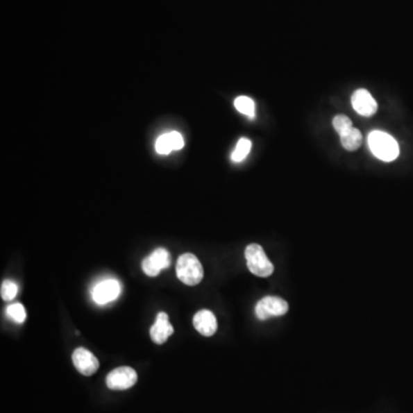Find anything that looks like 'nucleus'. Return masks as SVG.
Wrapping results in <instances>:
<instances>
[{
  "label": "nucleus",
  "instance_id": "obj_8",
  "mask_svg": "<svg viewBox=\"0 0 413 413\" xmlns=\"http://www.w3.org/2000/svg\"><path fill=\"white\" fill-rule=\"evenodd\" d=\"M121 286L115 279H107L96 285L92 291V298L98 304H107L119 298Z\"/></svg>",
  "mask_w": 413,
  "mask_h": 413
},
{
  "label": "nucleus",
  "instance_id": "obj_1",
  "mask_svg": "<svg viewBox=\"0 0 413 413\" xmlns=\"http://www.w3.org/2000/svg\"><path fill=\"white\" fill-rule=\"evenodd\" d=\"M369 146L373 155L385 162H391L400 155L396 140L382 131H373L369 135Z\"/></svg>",
  "mask_w": 413,
  "mask_h": 413
},
{
  "label": "nucleus",
  "instance_id": "obj_17",
  "mask_svg": "<svg viewBox=\"0 0 413 413\" xmlns=\"http://www.w3.org/2000/svg\"><path fill=\"white\" fill-rule=\"evenodd\" d=\"M0 294L3 301H13L17 294V284L12 280H3L0 288Z\"/></svg>",
  "mask_w": 413,
  "mask_h": 413
},
{
  "label": "nucleus",
  "instance_id": "obj_14",
  "mask_svg": "<svg viewBox=\"0 0 413 413\" xmlns=\"http://www.w3.org/2000/svg\"><path fill=\"white\" fill-rule=\"evenodd\" d=\"M235 106L238 112L245 114L248 117L254 119L255 117V103L254 100L248 98V96H238L235 100Z\"/></svg>",
  "mask_w": 413,
  "mask_h": 413
},
{
  "label": "nucleus",
  "instance_id": "obj_11",
  "mask_svg": "<svg viewBox=\"0 0 413 413\" xmlns=\"http://www.w3.org/2000/svg\"><path fill=\"white\" fill-rule=\"evenodd\" d=\"M149 334L152 341L156 344H163L167 342L168 337L174 334V328L169 323L168 314L165 312H160L156 317L155 324L153 325Z\"/></svg>",
  "mask_w": 413,
  "mask_h": 413
},
{
  "label": "nucleus",
  "instance_id": "obj_12",
  "mask_svg": "<svg viewBox=\"0 0 413 413\" xmlns=\"http://www.w3.org/2000/svg\"><path fill=\"white\" fill-rule=\"evenodd\" d=\"M362 142H363V136L360 130L356 128H353L349 133L341 136V144L344 146V149L351 152L360 149Z\"/></svg>",
  "mask_w": 413,
  "mask_h": 413
},
{
  "label": "nucleus",
  "instance_id": "obj_5",
  "mask_svg": "<svg viewBox=\"0 0 413 413\" xmlns=\"http://www.w3.org/2000/svg\"><path fill=\"white\" fill-rule=\"evenodd\" d=\"M138 380L133 367L121 366L112 370L106 378V385L112 390H126L136 385Z\"/></svg>",
  "mask_w": 413,
  "mask_h": 413
},
{
  "label": "nucleus",
  "instance_id": "obj_10",
  "mask_svg": "<svg viewBox=\"0 0 413 413\" xmlns=\"http://www.w3.org/2000/svg\"><path fill=\"white\" fill-rule=\"evenodd\" d=\"M193 325L203 337H212L219 328L215 314L209 310L198 311L193 318Z\"/></svg>",
  "mask_w": 413,
  "mask_h": 413
},
{
  "label": "nucleus",
  "instance_id": "obj_4",
  "mask_svg": "<svg viewBox=\"0 0 413 413\" xmlns=\"http://www.w3.org/2000/svg\"><path fill=\"white\" fill-rule=\"evenodd\" d=\"M287 302L278 296H265L258 301L255 307V314L260 321H267L269 318L284 316L287 314Z\"/></svg>",
  "mask_w": 413,
  "mask_h": 413
},
{
  "label": "nucleus",
  "instance_id": "obj_18",
  "mask_svg": "<svg viewBox=\"0 0 413 413\" xmlns=\"http://www.w3.org/2000/svg\"><path fill=\"white\" fill-rule=\"evenodd\" d=\"M155 149L156 152L159 153V154H163V155L172 152L171 142H170L169 133H165V135L159 137V139L156 140Z\"/></svg>",
  "mask_w": 413,
  "mask_h": 413
},
{
  "label": "nucleus",
  "instance_id": "obj_3",
  "mask_svg": "<svg viewBox=\"0 0 413 413\" xmlns=\"http://www.w3.org/2000/svg\"><path fill=\"white\" fill-rule=\"evenodd\" d=\"M246 261L249 271L258 277L267 278L275 271V267L272 264L264 249L258 244L247 246L245 251Z\"/></svg>",
  "mask_w": 413,
  "mask_h": 413
},
{
  "label": "nucleus",
  "instance_id": "obj_15",
  "mask_svg": "<svg viewBox=\"0 0 413 413\" xmlns=\"http://www.w3.org/2000/svg\"><path fill=\"white\" fill-rule=\"evenodd\" d=\"M6 314L7 317L15 321V323H19V324L24 323L26 321V317H27L26 309H24V305L21 303L10 304L6 307Z\"/></svg>",
  "mask_w": 413,
  "mask_h": 413
},
{
  "label": "nucleus",
  "instance_id": "obj_7",
  "mask_svg": "<svg viewBox=\"0 0 413 413\" xmlns=\"http://www.w3.org/2000/svg\"><path fill=\"white\" fill-rule=\"evenodd\" d=\"M74 366L83 376L90 377L99 369V360L85 348H77L73 353Z\"/></svg>",
  "mask_w": 413,
  "mask_h": 413
},
{
  "label": "nucleus",
  "instance_id": "obj_6",
  "mask_svg": "<svg viewBox=\"0 0 413 413\" xmlns=\"http://www.w3.org/2000/svg\"><path fill=\"white\" fill-rule=\"evenodd\" d=\"M171 263L169 251L165 248H158L146 258L142 263V271L149 277H156L160 272L168 269Z\"/></svg>",
  "mask_w": 413,
  "mask_h": 413
},
{
  "label": "nucleus",
  "instance_id": "obj_19",
  "mask_svg": "<svg viewBox=\"0 0 413 413\" xmlns=\"http://www.w3.org/2000/svg\"><path fill=\"white\" fill-rule=\"evenodd\" d=\"M169 136H170V142H171L172 151H179L184 147V139L180 133L172 131L169 133Z\"/></svg>",
  "mask_w": 413,
  "mask_h": 413
},
{
  "label": "nucleus",
  "instance_id": "obj_13",
  "mask_svg": "<svg viewBox=\"0 0 413 413\" xmlns=\"http://www.w3.org/2000/svg\"><path fill=\"white\" fill-rule=\"evenodd\" d=\"M251 142L249 139L242 138L239 140L235 151L232 153L231 159L233 162H242L251 152Z\"/></svg>",
  "mask_w": 413,
  "mask_h": 413
},
{
  "label": "nucleus",
  "instance_id": "obj_2",
  "mask_svg": "<svg viewBox=\"0 0 413 413\" xmlns=\"http://www.w3.org/2000/svg\"><path fill=\"white\" fill-rule=\"evenodd\" d=\"M176 271L179 280L189 286L200 284L203 279V268L201 263L195 255L189 253L179 256Z\"/></svg>",
  "mask_w": 413,
  "mask_h": 413
},
{
  "label": "nucleus",
  "instance_id": "obj_9",
  "mask_svg": "<svg viewBox=\"0 0 413 413\" xmlns=\"http://www.w3.org/2000/svg\"><path fill=\"white\" fill-rule=\"evenodd\" d=\"M351 103L356 112L365 117L373 116L378 110L377 101L367 90L360 89L355 91L351 96Z\"/></svg>",
  "mask_w": 413,
  "mask_h": 413
},
{
  "label": "nucleus",
  "instance_id": "obj_16",
  "mask_svg": "<svg viewBox=\"0 0 413 413\" xmlns=\"http://www.w3.org/2000/svg\"><path fill=\"white\" fill-rule=\"evenodd\" d=\"M333 126L335 131L340 135V137L349 133L354 128L351 119L346 115L335 116L333 119Z\"/></svg>",
  "mask_w": 413,
  "mask_h": 413
}]
</instances>
